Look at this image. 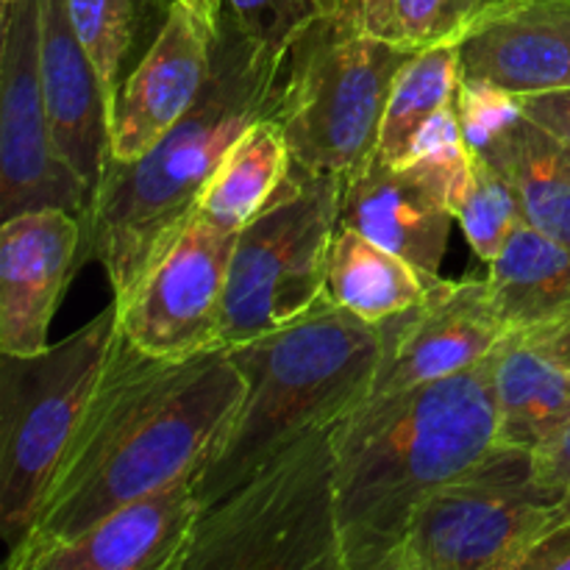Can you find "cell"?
Masks as SVG:
<instances>
[{
	"mask_svg": "<svg viewBox=\"0 0 570 570\" xmlns=\"http://www.w3.org/2000/svg\"><path fill=\"white\" fill-rule=\"evenodd\" d=\"M215 33L193 9L170 0L154 45L117 92L106 159H139L189 115L209 83Z\"/></svg>",
	"mask_w": 570,
	"mask_h": 570,
	"instance_id": "5bb4252c",
	"label": "cell"
},
{
	"mask_svg": "<svg viewBox=\"0 0 570 570\" xmlns=\"http://www.w3.org/2000/svg\"><path fill=\"white\" fill-rule=\"evenodd\" d=\"M415 50L376 37L360 0H337L293 45L273 117L295 167L345 176L376 154L401 67Z\"/></svg>",
	"mask_w": 570,
	"mask_h": 570,
	"instance_id": "5b68a950",
	"label": "cell"
},
{
	"mask_svg": "<svg viewBox=\"0 0 570 570\" xmlns=\"http://www.w3.org/2000/svg\"><path fill=\"white\" fill-rule=\"evenodd\" d=\"M515 106L527 120H532L534 126H540L570 148V83L543 89V92L518 95Z\"/></svg>",
	"mask_w": 570,
	"mask_h": 570,
	"instance_id": "f1b7e54d",
	"label": "cell"
},
{
	"mask_svg": "<svg viewBox=\"0 0 570 570\" xmlns=\"http://www.w3.org/2000/svg\"><path fill=\"white\" fill-rule=\"evenodd\" d=\"M39 72L56 145L89 195L109 156L111 111L98 70L72 28L67 0H39Z\"/></svg>",
	"mask_w": 570,
	"mask_h": 570,
	"instance_id": "ac0fdd59",
	"label": "cell"
},
{
	"mask_svg": "<svg viewBox=\"0 0 570 570\" xmlns=\"http://www.w3.org/2000/svg\"><path fill=\"white\" fill-rule=\"evenodd\" d=\"M465 159L468 154L454 165L429 159L390 165L379 154L367 156L343 176L340 226L404 256L426 278H438L456 220L449 193Z\"/></svg>",
	"mask_w": 570,
	"mask_h": 570,
	"instance_id": "4fadbf2b",
	"label": "cell"
},
{
	"mask_svg": "<svg viewBox=\"0 0 570 570\" xmlns=\"http://www.w3.org/2000/svg\"><path fill=\"white\" fill-rule=\"evenodd\" d=\"M521 198L529 226L570 245V148L518 111L479 148Z\"/></svg>",
	"mask_w": 570,
	"mask_h": 570,
	"instance_id": "44dd1931",
	"label": "cell"
},
{
	"mask_svg": "<svg viewBox=\"0 0 570 570\" xmlns=\"http://www.w3.org/2000/svg\"><path fill=\"white\" fill-rule=\"evenodd\" d=\"M340 198L343 176L295 167L276 198L239 228L223 301V345L287 326L326 293Z\"/></svg>",
	"mask_w": 570,
	"mask_h": 570,
	"instance_id": "9c48e42d",
	"label": "cell"
},
{
	"mask_svg": "<svg viewBox=\"0 0 570 570\" xmlns=\"http://www.w3.org/2000/svg\"><path fill=\"white\" fill-rule=\"evenodd\" d=\"M493 354L340 421L334 510L345 570H384L417 507L493 449Z\"/></svg>",
	"mask_w": 570,
	"mask_h": 570,
	"instance_id": "3957f363",
	"label": "cell"
},
{
	"mask_svg": "<svg viewBox=\"0 0 570 570\" xmlns=\"http://www.w3.org/2000/svg\"><path fill=\"white\" fill-rule=\"evenodd\" d=\"M340 421L206 507L178 570H345L334 510Z\"/></svg>",
	"mask_w": 570,
	"mask_h": 570,
	"instance_id": "8992f818",
	"label": "cell"
},
{
	"mask_svg": "<svg viewBox=\"0 0 570 570\" xmlns=\"http://www.w3.org/2000/svg\"><path fill=\"white\" fill-rule=\"evenodd\" d=\"M521 570H570V521L551 529L523 560Z\"/></svg>",
	"mask_w": 570,
	"mask_h": 570,
	"instance_id": "4dcf8cb0",
	"label": "cell"
},
{
	"mask_svg": "<svg viewBox=\"0 0 570 570\" xmlns=\"http://www.w3.org/2000/svg\"><path fill=\"white\" fill-rule=\"evenodd\" d=\"M243 393V373L228 345L187 360H159L117 328L92 404L6 568L31 570L39 557L117 507L195 476Z\"/></svg>",
	"mask_w": 570,
	"mask_h": 570,
	"instance_id": "6da1fadb",
	"label": "cell"
},
{
	"mask_svg": "<svg viewBox=\"0 0 570 570\" xmlns=\"http://www.w3.org/2000/svg\"><path fill=\"white\" fill-rule=\"evenodd\" d=\"M379 348V323L362 321L328 293L287 326L232 345L245 393L193 476L204 510L295 440L356 410L371 390Z\"/></svg>",
	"mask_w": 570,
	"mask_h": 570,
	"instance_id": "277c9868",
	"label": "cell"
},
{
	"mask_svg": "<svg viewBox=\"0 0 570 570\" xmlns=\"http://www.w3.org/2000/svg\"><path fill=\"white\" fill-rule=\"evenodd\" d=\"M365 26L376 37L393 39V0H360Z\"/></svg>",
	"mask_w": 570,
	"mask_h": 570,
	"instance_id": "d6a6232c",
	"label": "cell"
},
{
	"mask_svg": "<svg viewBox=\"0 0 570 570\" xmlns=\"http://www.w3.org/2000/svg\"><path fill=\"white\" fill-rule=\"evenodd\" d=\"M462 3V9H465V20L468 17H471V11H473V0H460Z\"/></svg>",
	"mask_w": 570,
	"mask_h": 570,
	"instance_id": "e575fe53",
	"label": "cell"
},
{
	"mask_svg": "<svg viewBox=\"0 0 570 570\" xmlns=\"http://www.w3.org/2000/svg\"><path fill=\"white\" fill-rule=\"evenodd\" d=\"M234 243V228L195 212L126 298L115 301L122 337L159 360H187L223 345V301Z\"/></svg>",
	"mask_w": 570,
	"mask_h": 570,
	"instance_id": "30bf717a",
	"label": "cell"
},
{
	"mask_svg": "<svg viewBox=\"0 0 570 570\" xmlns=\"http://www.w3.org/2000/svg\"><path fill=\"white\" fill-rule=\"evenodd\" d=\"M83 217L37 209L0 228V354L33 356L48 348L61 293L81 265Z\"/></svg>",
	"mask_w": 570,
	"mask_h": 570,
	"instance_id": "9a60e30c",
	"label": "cell"
},
{
	"mask_svg": "<svg viewBox=\"0 0 570 570\" xmlns=\"http://www.w3.org/2000/svg\"><path fill=\"white\" fill-rule=\"evenodd\" d=\"M532 454L540 476L554 484V488H560L570 501V423L566 429H560L554 438L546 440L540 449H534Z\"/></svg>",
	"mask_w": 570,
	"mask_h": 570,
	"instance_id": "f546056e",
	"label": "cell"
},
{
	"mask_svg": "<svg viewBox=\"0 0 570 570\" xmlns=\"http://www.w3.org/2000/svg\"><path fill=\"white\" fill-rule=\"evenodd\" d=\"M117 306L42 354H0V538L26 540L45 488L76 438L117 337Z\"/></svg>",
	"mask_w": 570,
	"mask_h": 570,
	"instance_id": "52a82bcc",
	"label": "cell"
},
{
	"mask_svg": "<svg viewBox=\"0 0 570 570\" xmlns=\"http://www.w3.org/2000/svg\"><path fill=\"white\" fill-rule=\"evenodd\" d=\"M178 3H184L187 9H193L195 14H198L200 20L209 22L212 28L220 26L223 9H226V0H178Z\"/></svg>",
	"mask_w": 570,
	"mask_h": 570,
	"instance_id": "836d02e7",
	"label": "cell"
},
{
	"mask_svg": "<svg viewBox=\"0 0 570 570\" xmlns=\"http://www.w3.org/2000/svg\"><path fill=\"white\" fill-rule=\"evenodd\" d=\"M484 3H493V0H473V11H476L479 6H484ZM473 11H471V14H473Z\"/></svg>",
	"mask_w": 570,
	"mask_h": 570,
	"instance_id": "d590c367",
	"label": "cell"
},
{
	"mask_svg": "<svg viewBox=\"0 0 570 570\" xmlns=\"http://www.w3.org/2000/svg\"><path fill=\"white\" fill-rule=\"evenodd\" d=\"M495 443L534 451L570 423V371L510 334L493 354Z\"/></svg>",
	"mask_w": 570,
	"mask_h": 570,
	"instance_id": "ffe728a7",
	"label": "cell"
},
{
	"mask_svg": "<svg viewBox=\"0 0 570 570\" xmlns=\"http://www.w3.org/2000/svg\"><path fill=\"white\" fill-rule=\"evenodd\" d=\"M456 89L460 50L454 37L415 50L395 76L376 154L390 165H406L423 134L456 106Z\"/></svg>",
	"mask_w": 570,
	"mask_h": 570,
	"instance_id": "cb8c5ba5",
	"label": "cell"
},
{
	"mask_svg": "<svg viewBox=\"0 0 570 570\" xmlns=\"http://www.w3.org/2000/svg\"><path fill=\"white\" fill-rule=\"evenodd\" d=\"M287 53L262 48L223 9L212 76L198 104L134 161L106 159L83 215V256L106 271L115 301L198 212L223 156L278 104Z\"/></svg>",
	"mask_w": 570,
	"mask_h": 570,
	"instance_id": "7a4b0ae2",
	"label": "cell"
},
{
	"mask_svg": "<svg viewBox=\"0 0 570 570\" xmlns=\"http://www.w3.org/2000/svg\"><path fill=\"white\" fill-rule=\"evenodd\" d=\"M465 22L460 0H393V42L410 50L451 39Z\"/></svg>",
	"mask_w": 570,
	"mask_h": 570,
	"instance_id": "83f0119b",
	"label": "cell"
},
{
	"mask_svg": "<svg viewBox=\"0 0 570 570\" xmlns=\"http://www.w3.org/2000/svg\"><path fill=\"white\" fill-rule=\"evenodd\" d=\"M39 0H3L0 50V215L37 209L83 217L89 189L56 145L39 72Z\"/></svg>",
	"mask_w": 570,
	"mask_h": 570,
	"instance_id": "8fae6325",
	"label": "cell"
},
{
	"mask_svg": "<svg viewBox=\"0 0 570 570\" xmlns=\"http://www.w3.org/2000/svg\"><path fill=\"white\" fill-rule=\"evenodd\" d=\"M512 334H521V332H512ZM521 337L527 340L532 348H538L540 354L549 356L554 365L570 371V317H566V321L560 323H551V326L534 328V332H523Z\"/></svg>",
	"mask_w": 570,
	"mask_h": 570,
	"instance_id": "1f68e13d",
	"label": "cell"
},
{
	"mask_svg": "<svg viewBox=\"0 0 570 570\" xmlns=\"http://www.w3.org/2000/svg\"><path fill=\"white\" fill-rule=\"evenodd\" d=\"M334 6L337 0H226L245 37L276 53H289V45Z\"/></svg>",
	"mask_w": 570,
	"mask_h": 570,
	"instance_id": "4316f807",
	"label": "cell"
},
{
	"mask_svg": "<svg viewBox=\"0 0 570 570\" xmlns=\"http://www.w3.org/2000/svg\"><path fill=\"white\" fill-rule=\"evenodd\" d=\"M295 161L276 117L256 120L223 156L198 209L220 226L239 228L259 215L293 176Z\"/></svg>",
	"mask_w": 570,
	"mask_h": 570,
	"instance_id": "603a6c76",
	"label": "cell"
},
{
	"mask_svg": "<svg viewBox=\"0 0 570 570\" xmlns=\"http://www.w3.org/2000/svg\"><path fill=\"white\" fill-rule=\"evenodd\" d=\"M200 515L195 479L181 476L117 507L87 532L39 557L31 570H178Z\"/></svg>",
	"mask_w": 570,
	"mask_h": 570,
	"instance_id": "e0dca14e",
	"label": "cell"
},
{
	"mask_svg": "<svg viewBox=\"0 0 570 570\" xmlns=\"http://www.w3.org/2000/svg\"><path fill=\"white\" fill-rule=\"evenodd\" d=\"M429 282L412 262L354 228H337L326 293L367 323H382L426 298Z\"/></svg>",
	"mask_w": 570,
	"mask_h": 570,
	"instance_id": "7402d4cb",
	"label": "cell"
},
{
	"mask_svg": "<svg viewBox=\"0 0 570 570\" xmlns=\"http://www.w3.org/2000/svg\"><path fill=\"white\" fill-rule=\"evenodd\" d=\"M570 521V501L527 449L495 443L415 510L384 570H521Z\"/></svg>",
	"mask_w": 570,
	"mask_h": 570,
	"instance_id": "ba28073f",
	"label": "cell"
},
{
	"mask_svg": "<svg viewBox=\"0 0 570 570\" xmlns=\"http://www.w3.org/2000/svg\"><path fill=\"white\" fill-rule=\"evenodd\" d=\"M67 11L83 50L98 70L109 111H115L120 67L137 39L139 0H67Z\"/></svg>",
	"mask_w": 570,
	"mask_h": 570,
	"instance_id": "484cf974",
	"label": "cell"
},
{
	"mask_svg": "<svg viewBox=\"0 0 570 570\" xmlns=\"http://www.w3.org/2000/svg\"><path fill=\"white\" fill-rule=\"evenodd\" d=\"M449 204L468 243L484 265H490L510 234L527 223L515 187L488 156L473 148H468L465 165L451 184Z\"/></svg>",
	"mask_w": 570,
	"mask_h": 570,
	"instance_id": "d4e9b609",
	"label": "cell"
},
{
	"mask_svg": "<svg viewBox=\"0 0 570 570\" xmlns=\"http://www.w3.org/2000/svg\"><path fill=\"white\" fill-rule=\"evenodd\" d=\"M379 334L376 373L362 404L479 365L510 337V328L495 312L484 278L443 282L438 276L421 304L379 323Z\"/></svg>",
	"mask_w": 570,
	"mask_h": 570,
	"instance_id": "7c38bea8",
	"label": "cell"
},
{
	"mask_svg": "<svg viewBox=\"0 0 570 570\" xmlns=\"http://www.w3.org/2000/svg\"><path fill=\"white\" fill-rule=\"evenodd\" d=\"M454 39L460 81L512 98L570 83V0H493Z\"/></svg>",
	"mask_w": 570,
	"mask_h": 570,
	"instance_id": "2e32d148",
	"label": "cell"
},
{
	"mask_svg": "<svg viewBox=\"0 0 570 570\" xmlns=\"http://www.w3.org/2000/svg\"><path fill=\"white\" fill-rule=\"evenodd\" d=\"M495 312L512 332L570 317V245L521 223L484 276Z\"/></svg>",
	"mask_w": 570,
	"mask_h": 570,
	"instance_id": "d6986e66",
	"label": "cell"
}]
</instances>
